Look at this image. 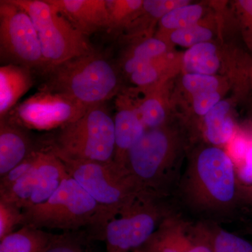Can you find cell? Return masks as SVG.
<instances>
[{"label":"cell","instance_id":"ffe728a7","mask_svg":"<svg viewBox=\"0 0 252 252\" xmlns=\"http://www.w3.org/2000/svg\"><path fill=\"white\" fill-rule=\"evenodd\" d=\"M167 46L161 39L147 38L134 46L126 56L123 64L124 71L130 74L137 69L154 61L165 52Z\"/></svg>","mask_w":252,"mask_h":252},{"label":"cell","instance_id":"7402d4cb","mask_svg":"<svg viewBox=\"0 0 252 252\" xmlns=\"http://www.w3.org/2000/svg\"><path fill=\"white\" fill-rule=\"evenodd\" d=\"M35 165L9 189L1 190L0 200L12 204L21 210L28 207L35 185Z\"/></svg>","mask_w":252,"mask_h":252},{"label":"cell","instance_id":"277c9868","mask_svg":"<svg viewBox=\"0 0 252 252\" xmlns=\"http://www.w3.org/2000/svg\"><path fill=\"white\" fill-rule=\"evenodd\" d=\"M47 149L74 160L114 162V119L104 104L91 107L77 121L59 128Z\"/></svg>","mask_w":252,"mask_h":252},{"label":"cell","instance_id":"f546056e","mask_svg":"<svg viewBox=\"0 0 252 252\" xmlns=\"http://www.w3.org/2000/svg\"><path fill=\"white\" fill-rule=\"evenodd\" d=\"M185 0H146L142 9L155 18H161L172 10L188 4Z\"/></svg>","mask_w":252,"mask_h":252},{"label":"cell","instance_id":"603a6c76","mask_svg":"<svg viewBox=\"0 0 252 252\" xmlns=\"http://www.w3.org/2000/svg\"><path fill=\"white\" fill-rule=\"evenodd\" d=\"M109 18L108 31L126 26L143 6L141 0H106Z\"/></svg>","mask_w":252,"mask_h":252},{"label":"cell","instance_id":"836d02e7","mask_svg":"<svg viewBox=\"0 0 252 252\" xmlns=\"http://www.w3.org/2000/svg\"><path fill=\"white\" fill-rule=\"evenodd\" d=\"M237 175L238 180L248 185H252V150L248 152L245 164L237 172Z\"/></svg>","mask_w":252,"mask_h":252},{"label":"cell","instance_id":"9a60e30c","mask_svg":"<svg viewBox=\"0 0 252 252\" xmlns=\"http://www.w3.org/2000/svg\"><path fill=\"white\" fill-rule=\"evenodd\" d=\"M35 149L29 136L21 127L1 119L0 122V177L19 165Z\"/></svg>","mask_w":252,"mask_h":252},{"label":"cell","instance_id":"7c38bea8","mask_svg":"<svg viewBox=\"0 0 252 252\" xmlns=\"http://www.w3.org/2000/svg\"><path fill=\"white\" fill-rule=\"evenodd\" d=\"M86 36L108 31L109 18L106 0H47Z\"/></svg>","mask_w":252,"mask_h":252},{"label":"cell","instance_id":"8fae6325","mask_svg":"<svg viewBox=\"0 0 252 252\" xmlns=\"http://www.w3.org/2000/svg\"><path fill=\"white\" fill-rule=\"evenodd\" d=\"M142 248L147 252H212L204 222L193 224L172 213Z\"/></svg>","mask_w":252,"mask_h":252},{"label":"cell","instance_id":"484cf974","mask_svg":"<svg viewBox=\"0 0 252 252\" xmlns=\"http://www.w3.org/2000/svg\"><path fill=\"white\" fill-rule=\"evenodd\" d=\"M212 37V32L208 28L198 25L175 30L170 34V39L176 44L185 47L192 46L207 42Z\"/></svg>","mask_w":252,"mask_h":252},{"label":"cell","instance_id":"e575fe53","mask_svg":"<svg viewBox=\"0 0 252 252\" xmlns=\"http://www.w3.org/2000/svg\"><path fill=\"white\" fill-rule=\"evenodd\" d=\"M132 252H147L145 251V250H144L143 248H140L137 249V250H134V251H132Z\"/></svg>","mask_w":252,"mask_h":252},{"label":"cell","instance_id":"5b68a950","mask_svg":"<svg viewBox=\"0 0 252 252\" xmlns=\"http://www.w3.org/2000/svg\"><path fill=\"white\" fill-rule=\"evenodd\" d=\"M171 140L161 127L147 130L130 149L127 170L141 193L163 199L182 175L174 162Z\"/></svg>","mask_w":252,"mask_h":252},{"label":"cell","instance_id":"f1b7e54d","mask_svg":"<svg viewBox=\"0 0 252 252\" xmlns=\"http://www.w3.org/2000/svg\"><path fill=\"white\" fill-rule=\"evenodd\" d=\"M38 150L33 152L22 162L15 167L9 172L1 177L0 178V191L6 190L11 187L15 182L28 173L35 165L36 159H37Z\"/></svg>","mask_w":252,"mask_h":252},{"label":"cell","instance_id":"cb8c5ba5","mask_svg":"<svg viewBox=\"0 0 252 252\" xmlns=\"http://www.w3.org/2000/svg\"><path fill=\"white\" fill-rule=\"evenodd\" d=\"M203 14L198 4H187L172 10L160 18V24L166 29L179 30L196 25Z\"/></svg>","mask_w":252,"mask_h":252},{"label":"cell","instance_id":"d590c367","mask_svg":"<svg viewBox=\"0 0 252 252\" xmlns=\"http://www.w3.org/2000/svg\"><path fill=\"white\" fill-rule=\"evenodd\" d=\"M87 252H91L90 251V250H87Z\"/></svg>","mask_w":252,"mask_h":252},{"label":"cell","instance_id":"44dd1931","mask_svg":"<svg viewBox=\"0 0 252 252\" xmlns=\"http://www.w3.org/2000/svg\"><path fill=\"white\" fill-rule=\"evenodd\" d=\"M212 252H252V243L219 226L205 223Z\"/></svg>","mask_w":252,"mask_h":252},{"label":"cell","instance_id":"d4e9b609","mask_svg":"<svg viewBox=\"0 0 252 252\" xmlns=\"http://www.w3.org/2000/svg\"><path fill=\"white\" fill-rule=\"evenodd\" d=\"M138 112L147 130L160 127L166 117L163 106L156 96L144 99L139 107Z\"/></svg>","mask_w":252,"mask_h":252},{"label":"cell","instance_id":"30bf717a","mask_svg":"<svg viewBox=\"0 0 252 252\" xmlns=\"http://www.w3.org/2000/svg\"><path fill=\"white\" fill-rule=\"evenodd\" d=\"M88 108L63 94L39 89L4 118L23 128L50 130L61 128L82 117Z\"/></svg>","mask_w":252,"mask_h":252},{"label":"cell","instance_id":"4fadbf2b","mask_svg":"<svg viewBox=\"0 0 252 252\" xmlns=\"http://www.w3.org/2000/svg\"><path fill=\"white\" fill-rule=\"evenodd\" d=\"M117 112L114 118L115 149L114 163L122 171L127 172V162L130 149L147 131L138 110L129 107L124 97H118Z\"/></svg>","mask_w":252,"mask_h":252},{"label":"cell","instance_id":"ac0fdd59","mask_svg":"<svg viewBox=\"0 0 252 252\" xmlns=\"http://www.w3.org/2000/svg\"><path fill=\"white\" fill-rule=\"evenodd\" d=\"M229 109L228 102L220 101L205 116V135L214 145L227 143L233 135L234 124L231 118L227 115Z\"/></svg>","mask_w":252,"mask_h":252},{"label":"cell","instance_id":"5bb4252c","mask_svg":"<svg viewBox=\"0 0 252 252\" xmlns=\"http://www.w3.org/2000/svg\"><path fill=\"white\" fill-rule=\"evenodd\" d=\"M69 176L64 162L56 154L49 149L38 150L35 185L28 207L46 201Z\"/></svg>","mask_w":252,"mask_h":252},{"label":"cell","instance_id":"d6986e66","mask_svg":"<svg viewBox=\"0 0 252 252\" xmlns=\"http://www.w3.org/2000/svg\"><path fill=\"white\" fill-rule=\"evenodd\" d=\"M216 46L203 42L192 46L184 56V63L189 73L211 75L218 70L220 62Z\"/></svg>","mask_w":252,"mask_h":252},{"label":"cell","instance_id":"d6a6232c","mask_svg":"<svg viewBox=\"0 0 252 252\" xmlns=\"http://www.w3.org/2000/svg\"><path fill=\"white\" fill-rule=\"evenodd\" d=\"M220 99L217 91L195 94L193 95L194 111L198 115L205 116L220 102Z\"/></svg>","mask_w":252,"mask_h":252},{"label":"cell","instance_id":"9c48e42d","mask_svg":"<svg viewBox=\"0 0 252 252\" xmlns=\"http://www.w3.org/2000/svg\"><path fill=\"white\" fill-rule=\"evenodd\" d=\"M1 54L19 65L44 70L37 32L29 14L11 0L0 1Z\"/></svg>","mask_w":252,"mask_h":252},{"label":"cell","instance_id":"6da1fadb","mask_svg":"<svg viewBox=\"0 0 252 252\" xmlns=\"http://www.w3.org/2000/svg\"><path fill=\"white\" fill-rule=\"evenodd\" d=\"M176 189L189 212L217 224L233 217L242 196L233 160L217 147L199 152L182 171Z\"/></svg>","mask_w":252,"mask_h":252},{"label":"cell","instance_id":"4316f807","mask_svg":"<svg viewBox=\"0 0 252 252\" xmlns=\"http://www.w3.org/2000/svg\"><path fill=\"white\" fill-rule=\"evenodd\" d=\"M23 210L0 200V240L14 232L18 225H23Z\"/></svg>","mask_w":252,"mask_h":252},{"label":"cell","instance_id":"ba28073f","mask_svg":"<svg viewBox=\"0 0 252 252\" xmlns=\"http://www.w3.org/2000/svg\"><path fill=\"white\" fill-rule=\"evenodd\" d=\"M162 199L142 193L130 207L104 225L97 240L105 242L107 252H129L142 248L171 215Z\"/></svg>","mask_w":252,"mask_h":252},{"label":"cell","instance_id":"83f0119b","mask_svg":"<svg viewBox=\"0 0 252 252\" xmlns=\"http://www.w3.org/2000/svg\"><path fill=\"white\" fill-rule=\"evenodd\" d=\"M186 89L190 94H195L217 91L219 81L217 78L207 74L189 73L182 79Z\"/></svg>","mask_w":252,"mask_h":252},{"label":"cell","instance_id":"52a82bcc","mask_svg":"<svg viewBox=\"0 0 252 252\" xmlns=\"http://www.w3.org/2000/svg\"><path fill=\"white\" fill-rule=\"evenodd\" d=\"M11 1L32 20L40 40L45 69L94 52L87 36L78 31L47 0Z\"/></svg>","mask_w":252,"mask_h":252},{"label":"cell","instance_id":"3957f363","mask_svg":"<svg viewBox=\"0 0 252 252\" xmlns=\"http://www.w3.org/2000/svg\"><path fill=\"white\" fill-rule=\"evenodd\" d=\"M23 225L76 230L89 226L98 238L106 224L102 208L70 175L44 203L23 210Z\"/></svg>","mask_w":252,"mask_h":252},{"label":"cell","instance_id":"8992f818","mask_svg":"<svg viewBox=\"0 0 252 252\" xmlns=\"http://www.w3.org/2000/svg\"><path fill=\"white\" fill-rule=\"evenodd\" d=\"M59 158L69 175L102 208L106 224L125 211L142 194L129 174L121 170L114 162H90Z\"/></svg>","mask_w":252,"mask_h":252},{"label":"cell","instance_id":"4dcf8cb0","mask_svg":"<svg viewBox=\"0 0 252 252\" xmlns=\"http://www.w3.org/2000/svg\"><path fill=\"white\" fill-rule=\"evenodd\" d=\"M45 252H87L84 250L83 238L67 234L58 235Z\"/></svg>","mask_w":252,"mask_h":252},{"label":"cell","instance_id":"2e32d148","mask_svg":"<svg viewBox=\"0 0 252 252\" xmlns=\"http://www.w3.org/2000/svg\"><path fill=\"white\" fill-rule=\"evenodd\" d=\"M32 69L10 64L0 67V119L7 117L33 84Z\"/></svg>","mask_w":252,"mask_h":252},{"label":"cell","instance_id":"7a4b0ae2","mask_svg":"<svg viewBox=\"0 0 252 252\" xmlns=\"http://www.w3.org/2000/svg\"><path fill=\"white\" fill-rule=\"evenodd\" d=\"M40 89L61 94L86 108L104 104L119 89L117 69L95 51L67 60L43 71Z\"/></svg>","mask_w":252,"mask_h":252},{"label":"cell","instance_id":"1f68e13d","mask_svg":"<svg viewBox=\"0 0 252 252\" xmlns=\"http://www.w3.org/2000/svg\"><path fill=\"white\" fill-rule=\"evenodd\" d=\"M154 61L144 64L132 73L130 74L131 81L139 86H147L155 83L158 78L159 72Z\"/></svg>","mask_w":252,"mask_h":252},{"label":"cell","instance_id":"e0dca14e","mask_svg":"<svg viewBox=\"0 0 252 252\" xmlns=\"http://www.w3.org/2000/svg\"><path fill=\"white\" fill-rule=\"evenodd\" d=\"M58 235L23 225L0 240V252H45Z\"/></svg>","mask_w":252,"mask_h":252}]
</instances>
